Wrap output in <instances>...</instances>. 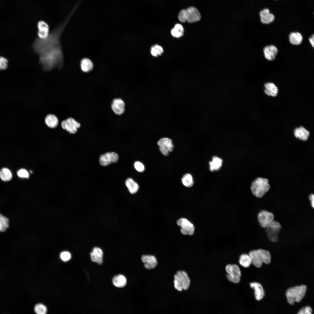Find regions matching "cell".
<instances>
[{
	"label": "cell",
	"instance_id": "cell-28",
	"mask_svg": "<svg viewBox=\"0 0 314 314\" xmlns=\"http://www.w3.org/2000/svg\"><path fill=\"white\" fill-rule=\"evenodd\" d=\"M184 31L182 26L180 24H177L171 30V33L174 37L179 38L183 35Z\"/></svg>",
	"mask_w": 314,
	"mask_h": 314
},
{
	"label": "cell",
	"instance_id": "cell-38",
	"mask_svg": "<svg viewBox=\"0 0 314 314\" xmlns=\"http://www.w3.org/2000/svg\"><path fill=\"white\" fill-rule=\"evenodd\" d=\"M71 255L69 252L64 251L61 252L60 255L61 259L63 261L66 262L69 260L71 258Z\"/></svg>",
	"mask_w": 314,
	"mask_h": 314
},
{
	"label": "cell",
	"instance_id": "cell-35",
	"mask_svg": "<svg viewBox=\"0 0 314 314\" xmlns=\"http://www.w3.org/2000/svg\"><path fill=\"white\" fill-rule=\"evenodd\" d=\"M34 310L35 313L38 314H45L47 312L46 307L41 304H36L35 306Z\"/></svg>",
	"mask_w": 314,
	"mask_h": 314
},
{
	"label": "cell",
	"instance_id": "cell-31",
	"mask_svg": "<svg viewBox=\"0 0 314 314\" xmlns=\"http://www.w3.org/2000/svg\"><path fill=\"white\" fill-rule=\"evenodd\" d=\"M181 180L183 184L187 187H192L194 183L192 177L189 174H186L183 175Z\"/></svg>",
	"mask_w": 314,
	"mask_h": 314
},
{
	"label": "cell",
	"instance_id": "cell-33",
	"mask_svg": "<svg viewBox=\"0 0 314 314\" xmlns=\"http://www.w3.org/2000/svg\"><path fill=\"white\" fill-rule=\"evenodd\" d=\"M163 50L162 47L158 44H155L152 46L151 49V55L155 57L161 55L163 53Z\"/></svg>",
	"mask_w": 314,
	"mask_h": 314
},
{
	"label": "cell",
	"instance_id": "cell-39",
	"mask_svg": "<svg viewBox=\"0 0 314 314\" xmlns=\"http://www.w3.org/2000/svg\"><path fill=\"white\" fill-rule=\"evenodd\" d=\"M134 166L135 169L139 172H143L144 170V166L140 162H135L134 163Z\"/></svg>",
	"mask_w": 314,
	"mask_h": 314
},
{
	"label": "cell",
	"instance_id": "cell-13",
	"mask_svg": "<svg viewBox=\"0 0 314 314\" xmlns=\"http://www.w3.org/2000/svg\"><path fill=\"white\" fill-rule=\"evenodd\" d=\"M125 104L124 101L120 98L114 99L111 103V108L113 112L116 115H120L125 111Z\"/></svg>",
	"mask_w": 314,
	"mask_h": 314
},
{
	"label": "cell",
	"instance_id": "cell-1",
	"mask_svg": "<svg viewBox=\"0 0 314 314\" xmlns=\"http://www.w3.org/2000/svg\"><path fill=\"white\" fill-rule=\"evenodd\" d=\"M66 24L65 22L55 28L45 39L36 38L33 44L32 48L38 55L39 63L44 71H49L55 67L61 69L63 67L60 38Z\"/></svg>",
	"mask_w": 314,
	"mask_h": 314
},
{
	"label": "cell",
	"instance_id": "cell-7",
	"mask_svg": "<svg viewBox=\"0 0 314 314\" xmlns=\"http://www.w3.org/2000/svg\"><path fill=\"white\" fill-rule=\"evenodd\" d=\"M226 270L227 273L226 276L229 281L235 283L239 282L241 274L238 265H228L226 266Z\"/></svg>",
	"mask_w": 314,
	"mask_h": 314
},
{
	"label": "cell",
	"instance_id": "cell-2",
	"mask_svg": "<svg viewBox=\"0 0 314 314\" xmlns=\"http://www.w3.org/2000/svg\"><path fill=\"white\" fill-rule=\"evenodd\" d=\"M251 257L252 263L257 267H261L263 263L268 264L271 261V256L270 252L265 250L259 249L250 251L249 254Z\"/></svg>",
	"mask_w": 314,
	"mask_h": 314
},
{
	"label": "cell",
	"instance_id": "cell-11",
	"mask_svg": "<svg viewBox=\"0 0 314 314\" xmlns=\"http://www.w3.org/2000/svg\"><path fill=\"white\" fill-rule=\"evenodd\" d=\"M185 18L186 22L192 23L199 21L201 15L198 10L194 7H190L185 9Z\"/></svg>",
	"mask_w": 314,
	"mask_h": 314
},
{
	"label": "cell",
	"instance_id": "cell-21",
	"mask_svg": "<svg viewBox=\"0 0 314 314\" xmlns=\"http://www.w3.org/2000/svg\"><path fill=\"white\" fill-rule=\"evenodd\" d=\"M157 144L159 146L165 147L169 152L172 151L174 148L172 140L168 138L165 137L160 139L157 142Z\"/></svg>",
	"mask_w": 314,
	"mask_h": 314
},
{
	"label": "cell",
	"instance_id": "cell-25",
	"mask_svg": "<svg viewBox=\"0 0 314 314\" xmlns=\"http://www.w3.org/2000/svg\"><path fill=\"white\" fill-rule=\"evenodd\" d=\"M125 184L130 192L132 194L135 193L139 189L138 184L131 178H128L126 180Z\"/></svg>",
	"mask_w": 314,
	"mask_h": 314
},
{
	"label": "cell",
	"instance_id": "cell-20",
	"mask_svg": "<svg viewBox=\"0 0 314 314\" xmlns=\"http://www.w3.org/2000/svg\"><path fill=\"white\" fill-rule=\"evenodd\" d=\"M264 92L267 95L273 97L276 96L278 92L277 87L273 83H267L264 85Z\"/></svg>",
	"mask_w": 314,
	"mask_h": 314
},
{
	"label": "cell",
	"instance_id": "cell-29",
	"mask_svg": "<svg viewBox=\"0 0 314 314\" xmlns=\"http://www.w3.org/2000/svg\"><path fill=\"white\" fill-rule=\"evenodd\" d=\"M239 262L240 264L243 267H248L252 263V260L249 254H243L241 255L240 257Z\"/></svg>",
	"mask_w": 314,
	"mask_h": 314
},
{
	"label": "cell",
	"instance_id": "cell-37",
	"mask_svg": "<svg viewBox=\"0 0 314 314\" xmlns=\"http://www.w3.org/2000/svg\"><path fill=\"white\" fill-rule=\"evenodd\" d=\"M17 175L19 177L22 178H28L29 175L28 171L25 169H21L19 170L17 172Z\"/></svg>",
	"mask_w": 314,
	"mask_h": 314
},
{
	"label": "cell",
	"instance_id": "cell-8",
	"mask_svg": "<svg viewBox=\"0 0 314 314\" xmlns=\"http://www.w3.org/2000/svg\"><path fill=\"white\" fill-rule=\"evenodd\" d=\"M177 224L181 227L180 231L184 235H192L195 231L193 224L187 219L181 218L177 221Z\"/></svg>",
	"mask_w": 314,
	"mask_h": 314
},
{
	"label": "cell",
	"instance_id": "cell-6",
	"mask_svg": "<svg viewBox=\"0 0 314 314\" xmlns=\"http://www.w3.org/2000/svg\"><path fill=\"white\" fill-rule=\"evenodd\" d=\"M281 227L279 222L274 220L265 228L266 232L270 240L272 242L278 240V235Z\"/></svg>",
	"mask_w": 314,
	"mask_h": 314
},
{
	"label": "cell",
	"instance_id": "cell-18",
	"mask_svg": "<svg viewBox=\"0 0 314 314\" xmlns=\"http://www.w3.org/2000/svg\"><path fill=\"white\" fill-rule=\"evenodd\" d=\"M250 287L254 290V294L257 301L262 299L265 296V292L262 286L257 282H252L250 284Z\"/></svg>",
	"mask_w": 314,
	"mask_h": 314
},
{
	"label": "cell",
	"instance_id": "cell-10",
	"mask_svg": "<svg viewBox=\"0 0 314 314\" xmlns=\"http://www.w3.org/2000/svg\"><path fill=\"white\" fill-rule=\"evenodd\" d=\"M62 128L66 130L70 133L74 134L77 131V129L81 126V124L72 117H69L62 121L61 122Z\"/></svg>",
	"mask_w": 314,
	"mask_h": 314
},
{
	"label": "cell",
	"instance_id": "cell-36",
	"mask_svg": "<svg viewBox=\"0 0 314 314\" xmlns=\"http://www.w3.org/2000/svg\"><path fill=\"white\" fill-rule=\"evenodd\" d=\"M8 60L6 58L0 56V70L6 69L8 67Z\"/></svg>",
	"mask_w": 314,
	"mask_h": 314
},
{
	"label": "cell",
	"instance_id": "cell-3",
	"mask_svg": "<svg viewBox=\"0 0 314 314\" xmlns=\"http://www.w3.org/2000/svg\"><path fill=\"white\" fill-rule=\"evenodd\" d=\"M307 289L306 285L296 286L289 288L286 292L288 303L291 305L300 302L305 295Z\"/></svg>",
	"mask_w": 314,
	"mask_h": 314
},
{
	"label": "cell",
	"instance_id": "cell-30",
	"mask_svg": "<svg viewBox=\"0 0 314 314\" xmlns=\"http://www.w3.org/2000/svg\"><path fill=\"white\" fill-rule=\"evenodd\" d=\"M12 175L11 172L8 168H3L0 170V178L4 181H10L12 178Z\"/></svg>",
	"mask_w": 314,
	"mask_h": 314
},
{
	"label": "cell",
	"instance_id": "cell-32",
	"mask_svg": "<svg viewBox=\"0 0 314 314\" xmlns=\"http://www.w3.org/2000/svg\"><path fill=\"white\" fill-rule=\"evenodd\" d=\"M8 219L0 214V231L3 232L9 227Z\"/></svg>",
	"mask_w": 314,
	"mask_h": 314
},
{
	"label": "cell",
	"instance_id": "cell-26",
	"mask_svg": "<svg viewBox=\"0 0 314 314\" xmlns=\"http://www.w3.org/2000/svg\"><path fill=\"white\" fill-rule=\"evenodd\" d=\"M289 40L290 42L292 44L298 45L301 43L303 37L299 32H292L289 35Z\"/></svg>",
	"mask_w": 314,
	"mask_h": 314
},
{
	"label": "cell",
	"instance_id": "cell-34",
	"mask_svg": "<svg viewBox=\"0 0 314 314\" xmlns=\"http://www.w3.org/2000/svg\"><path fill=\"white\" fill-rule=\"evenodd\" d=\"M38 31L43 32H49V28L48 24L43 21H39L37 25Z\"/></svg>",
	"mask_w": 314,
	"mask_h": 314
},
{
	"label": "cell",
	"instance_id": "cell-14",
	"mask_svg": "<svg viewBox=\"0 0 314 314\" xmlns=\"http://www.w3.org/2000/svg\"><path fill=\"white\" fill-rule=\"evenodd\" d=\"M141 260L145 267L148 269H154L158 264L156 259L154 256L143 255L142 256Z\"/></svg>",
	"mask_w": 314,
	"mask_h": 314
},
{
	"label": "cell",
	"instance_id": "cell-43",
	"mask_svg": "<svg viewBox=\"0 0 314 314\" xmlns=\"http://www.w3.org/2000/svg\"><path fill=\"white\" fill-rule=\"evenodd\" d=\"M309 199L310 201L311 206L312 208L314 207V196L313 194H311L309 196Z\"/></svg>",
	"mask_w": 314,
	"mask_h": 314
},
{
	"label": "cell",
	"instance_id": "cell-12",
	"mask_svg": "<svg viewBox=\"0 0 314 314\" xmlns=\"http://www.w3.org/2000/svg\"><path fill=\"white\" fill-rule=\"evenodd\" d=\"M118 155L114 152H108L101 155L99 161L102 166H106L113 163L117 162L118 159Z\"/></svg>",
	"mask_w": 314,
	"mask_h": 314
},
{
	"label": "cell",
	"instance_id": "cell-40",
	"mask_svg": "<svg viewBox=\"0 0 314 314\" xmlns=\"http://www.w3.org/2000/svg\"><path fill=\"white\" fill-rule=\"evenodd\" d=\"M178 19L181 22H186L185 18V9L181 10L179 12L178 15Z\"/></svg>",
	"mask_w": 314,
	"mask_h": 314
},
{
	"label": "cell",
	"instance_id": "cell-42",
	"mask_svg": "<svg viewBox=\"0 0 314 314\" xmlns=\"http://www.w3.org/2000/svg\"><path fill=\"white\" fill-rule=\"evenodd\" d=\"M159 149L163 155L167 156L168 155L169 151L165 147L160 146H159Z\"/></svg>",
	"mask_w": 314,
	"mask_h": 314
},
{
	"label": "cell",
	"instance_id": "cell-5",
	"mask_svg": "<svg viewBox=\"0 0 314 314\" xmlns=\"http://www.w3.org/2000/svg\"><path fill=\"white\" fill-rule=\"evenodd\" d=\"M174 284L175 288L181 291L183 290H187L189 288L190 281L188 275L184 271H179L174 276Z\"/></svg>",
	"mask_w": 314,
	"mask_h": 314
},
{
	"label": "cell",
	"instance_id": "cell-19",
	"mask_svg": "<svg viewBox=\"0 0 314 314\" xmlns=\"http://www.w3.org/2000/svg\"><path fill=\"white\" fill-rule=\"evenodd\" d=\"M294 134L296 138L303 141L307 140L309 135V132L302 126L296 128L294 131Z\"/></svg>",
	"mask_w": 314,
	"mask_h": 314
},
{
	"label": "cell",
	"instance_id": "cell-41",
	"mask_svg": "<svg viewBox=\"0 0 314 314\" xmlns=\"http://www.w3.org/2000/svg\"><path fill=\"white\" fill-rule=\"evenodd\" d=\"M312 308L309 306H306L301 308L297 313L298 314H311L312 313Z\"/></svg>",
	"mask_w": 314,
	"mask_h": 314
},
{
	"label": "cell",
	"instance_id": "cell-27",
	"mask_svg": "<svg viewBox=\"0 0 314 314\" xmlns=\"http://www.w3.org/2000/svg\"><path fill=\"white\" fill-rule=\"evenodd\" d=\"M81 67L82 70L85 72H89L93 68V64L91 61L87 58H83L81 61Z\"/></svg>",
	"mask_w": 314,
	"mask_h": 314
},
{
	"label": "cell",
	"instance_id": "cell-23",
	"mask_svg": "<svg viewBox=\"0 0 314 314\" xmlns=\"http://www.w3.org/2000/svg\"><path fill=\"white\" fill-rule=\"evenodd\" d=\"M222 163V160L221 158L216 156H214L212 160L209 163L210 170L213 172L219 170L221 168Z\"/></svg>",
	"mask_w": 314,
	"mask_h": 314
},
{
	"label": "cell",
	"instance_id": "cell-22",
	"mask_svg": "<svg viewBox=\"0 0 314 314\" xmlns=\"http://www.w3.org/2000/svg\"><path fill=\"white\" fill-rule=\"evenodd\" d=\"M45 124L49 127L51 128H56L58 125V121L57 117L54 115L48 114L45 118Z\"/></svg>",
	"mask_w": 314,
	"mask_h": 314
},
{
	"label": "cell",
	"instance_id": "cell-16",
	"mask_svg": "<svg viewBox=\"0 0 314 314\" xmlns=\"http://www.w3.org/2000/svg\"><path fill=\"white\" fill-rule=\"evenodd\" d=\"M263 51L265 58L269 60H274L278 52L277 48L273 45L265 46Z\"/></svg>",
	"mask_w": 314,
	"mask_h": 314
},
{
	"label": "cell",
	"instance_id": "cell-4",
	"mask_svg": "<svg viewBox=\"0 0 314 314\" xmlns=\"http://www.w3.org/2000/svg\"><path fill=\"white\" fill-rule=\"evenodd\" d=\"M270 188L269 181L266 179L258 178L252 183L251 186V192L253 195L258 198H261L268 191Z\"/></svg>",
	"mask_w": 314,
	"mask_h": 314
},
{
	"label": "cell",
	"instance_id": "cell-17",
	"mask_svg": "<svg viewBox=\"0 0 314 314\" xmlns=\"http://www.w3.org/2000/svg\"><path fill=\"white\" fill-rule=\"evenodd\" d=\"M261 20L264 24H269L272 22L274 19V15L270 13L269 10L265 8L261 11L260 13Z\"/></svg>",
	"mask_w": 314,
	"mask_h": 314
},
{
	"label": "cell",
	"instance_id": "cell-44",
	"mask_svg": "<svg viewBox=\"0 0 314 314\" xmlns=\"http://www.w3.org/2000/svg\"><path fill=\"white\" fill-rule=\"evenodd\" d=\"M314 35H313L311 37L309 38V42L312 45L313 47H314Z\"/></svg>",
	"mask_w": 314,
	"mask_h": 314
},
{
	"label": "cell",
	"instance_id": "cell-24",
	"mask_svg": "<svg viewBox=\"0 0 314 314\" xmlns=\"http://www.w3.org/2000/svg\"><path fill=\"white\" fill-rule=\"evenodd\" d=\"M112 282L115 286L118 288H122L126 286V279L123 275L119 274L113 278Z\"/></svg>",
	"mask_w": 314,
	"mask_h": 314
},
{
	"label": "cell",
	"instance_id": "cell-9",
	"mask_svg": "<svg viewBox=\"0 0 314 314\" xmlns=\"http://www.w3.org/2000/svg\"><path fill=\"white\" fill-rule=\"evenodd\" d=\"M274 216L272 213L266 210H262L258 215V219L260 226L265 228L274 220Z\"/></svg>",
	"mask_w": 314,
	"mask_h": 314
},
{
	"label": "cell",
	"instance_id": "cell-15",
	"mask_svg": "<svg viewBox=\"0 0 314 314\" xmlns=\"http://www.w3.org/2000/svg\"><path fill=\"white\" fill-rule=\"evenodd\" d=\"M92 261L101 265L103 262V252L102 250L99 247H94L90 254Z\"/></svg>",
	"mask_w": 314,
	"mask_h": 314
}]
</instances>
